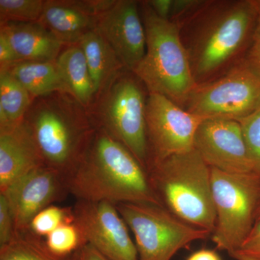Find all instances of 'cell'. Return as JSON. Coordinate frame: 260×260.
Wrapping results in <instances>:
<instances>
[{"mask_svg":"<svg viewBox=\"0 0 260 260\" xmlns=\"http://www.w3.org/2000/svg\"><path fill=\"white\" fill-rule=\"evenodd\" d=\"M259 13V0H201L177 24L197 85L245 60Z\"/></svg>","mask_w":260,"mask_h":260,"instance_id":"6da1fadb","label":"cell"},{"mask_svg":"<svg viewBox=\"0 0 260 260\" xmlns=\"http://www.w3.org/2000/svg\"><path fill=\"white\" fill-rule=\"evenodd\" d=\"M66 182L69 194L77 200L162 205L148 172L127 148L100 128Z\"/></svg>","mask_w":260,"mask_h":260,"instance_id":"7a4b0ae2","label":"cell"},{"mask_svg":"<svg viewBox=\"0 0 260 260\" xmlns=\"http://www.w3.org/2000/svg\"><path fill=\"white\" fill-rule=\"evenodd\" d=\"M70 96L56 93L41 97L24 119L44 165L65 179L79 164L96 129L83 107Z\"/></svg>","mask_w":260,"mask_h":260,"instance_id":"3957f363","label":"cell"},{"mask_svg":"<svg viewBox=\"0 0 260 260\" xmlns=\"http://www.w3.org/2000/svg\"><path fill=\"white\" fill-rule=\"evenodd\" d=\"M148 173L162 206L186 223L213 234L216 213L211 168L195 149L162 160Z\"/></svg>","mask_w":260,"mask_h":260,"instance_id":"277c9868","label":"cell"},{"mask_svg":"<svg viewBox=\"0 0 260 260\" xmlns=\"http://www.w3.org/2000/svg\"><path fill=\"white\" fill-rule=\"evenodd\" d=\"M139 6L146 34V51L133 73L148 93L167 97L184 109L197 84L179 27L157 16L147 1L139 2Z\"/></svg>","mask_w":260,"mask_h":260,"instance_id":"5b68a950","label":"cell"},{"mask_svg":"<svg viewBox=\"0 0 260 260\" xmlns=\"http://www.w3.org/2000/svg\"><path fill=\"white\" fill-rule=\"evenodd\" d=\"M148 92L133 72L125 71L101 95L96 127L124 145L148 172L146 132Z\"/></svg>","mask_w":260,"mask_h":260,"instance_id":"8992f818","label":"cell"},{"mask_svg":"<svg viewBox=\"0 0 260 260\" xmlns=\"http://www.w3.org/2000/svg\"><path fill=\"white\" fill-rule=\"evenodd\" d=\"M216 223L212 234L217 249L232 256L255 223L260 203V178L254 173L229 174L211 168Z\"/></svg>","mask_w":260,"mask_h":260,"instance_id":"52a82bcc","label":"cell"},{"mask_svg":"<svg viewBox=\"0 0 260 260\" xmlns=\"http://www.w3.org/2000/svg\"><path fill=\"white\" fill-rule=\"evenodd\" d=\"M116 207L134 234L139 260H172L181 249L212 235L181 220L162 205L129 203Z\"/></svg>","mask_w":260,"mask_h":260,"instance_id":"ba28073f","label":"cell"},{"mask_svg":"<svg viewBox=\"0 0 260 260\" xmlns=\"http://www.w3.org/2000/svg\"><path fill=\"white\" fill-rule=\"evenodd\" d=\"M260 108V77L244 60L218 79L197 85L184 109L203 120L240 121Z\"/></svg>","mask_w":260,"mask_h":260,"instance_id":"9c48e42d","label":"cell"},{"mask_svg":"<svg viewBox=\"0 0 260 260\" xmlns=\"http://www.w3.org/2000/svg\"><path fill=\"white\" fill-rule=\"evenodd\" d=\"M148 169L172 155L194 150L197 130L203 119L167 97L149 93L146 104Z\"/></svg>","mask_w":260,"mask_h":260,"instance_id":"30bf717a","label":"cell"},{"mask_svg":"<svg viewBox=\"0 0 260 260\" xmlns=\"http://www.w3.org/2000/svg\"><path fill=\"white\" fill-rule=\"evenodd\" d=\"M75 223L85 242L110 260H139L135 243L116 205L77 200Z\"/></svg>","mask_w":260,"mask_h":260,"instance_id":"8fae6325","label":"cell"},{"mask_svg":"<svg viewBox=\"0 0 260 260\" xmlns=\"http://www.w3.org/2000/svg\"><path fill=\"white\" fill-rule=\"evenodd\" d=\"M0 194L4 195L9 205L15 232H25L37 214L61 201L69 191L61 174L43 166L20 178Z\"/></svg>","mask_w":260,"mask_h":260,"instance_id":"7c38bea8","label":"cell"},{"mask_svg":"<svg viewBox=\"0 0 260 260\" xmlns=\"http://www.w3.org/2000/svg\"><path fill=\"white\" fill-rule=\"evenodd\" d=\"M95 30L112 48L124 68L133 73L146 51V34L139 2L115 0L98 16Z\"/></svg>","mask_w":260,"mask_h":260,"instance_id":"4fadbf2b","label":"cell"},{"mask_svg":"<svg viewBox=\"0 0 260 260\" xmlns=\"http://www.w3.org/2000/svg\"><path fill=\"white\" fill-rule=\"evenodd\" d=\"M194 148L210 168L229 174L253 173L239 121H202L195 134Z\"/></svg>","mask_w":260,"mask_h":260,"instance_id":"5bb4252c","label":"cell"},{"mask_svg":"<svg viewBox=\"0 0 260 260\" xmlns=\"http://www.w3.org/2000/svg\"><path fill=\"white\" fill-rule=\"evenodd\" d=\"M97 15L88 1H45L38 23L63 44H78L88 32L95 30Z\"/></svg>","mask_w":260,"mask_h":260,"instance_id":"9a60e30c","label":"cell"},{"mask_svg":"<svg viewBox=\"0 0 260 260\" xmlns=\"http://www.w3.org/2000/svg\"><path fill=\"white\" fill-rule=\"evenodd\" d=\"M43 166L45 165L24 121L14 129L0 132V193Z\"/></svg>","mask_w":260,"mask_h":260,"instance_id":"2e32d148","label":"cell"},{"mask_svg":"<svg viewBox=\"0 0 260 260\" xmlns=\"http://www.w3.org/2000/svg\"><path fill=\"white\" fill-rule=\"evenodd\" d=\"M0 32L23 61H54L61 52L63 44L39 23L2 24Z\"/></svg>","mask_w":260,"mask_h":260,"instance_id":"e0dca14e","label":"cell"},{"mask_svg":"<svg viewBox=\"0 0 260 260\" xmlns=\"http://www.w3.org/2000/svg\"><path fill=\"white\" fill-rule=\"evenodd\" d=\"M77 44L81 48L86 59L95 99L99 98L126 70L112 48L95 29L85 34Z\"/></svg>","mask_w":260,"mask_h":260,"instance_id":"ac0fdd59","label":"cell"},{"mask_svg":"<svg viewBox=\"0 0 260 260\" xmlns=\"http://www.w3.org/2000/svg\"><path fill=\"white\" fill-rule=\"evenodd\" d=\"M56 64L70 95L82 107H88L95 95L86 59L80 46L70 45L61 51Z\"/></svg>","mask_w":260,"mask_h":260,"instance_id":"d6986e66","label":"cell"},{"mask_svg":"<svg viewBox=\"0 0 260 260\" xmlns=\"http://www.w3.org/2000/svg\"><path fill=\"white\" fill-rule=\"evenodd\" d=\"M4 70L16 78L32 97H44L56 93L69 94L56 61H20Z\"/></svg>","mask_w":260,"mask_h":260,"instance_id":"ffe728a7","label":"cell"},{"mask_svg":"<svg viewBox=\"0 0 260 260\" xmlns=\"http://www.w3.org/2000/svg\"><path fill=\"white\" fill-rule=\"evenodd\" d=\"M32 96L6 70H0V132L20 125L31 106Z\"/></svg>","mask_w":260,"mask_h":260,"instance_id":"44dd1931","label":"cell"},{"mask_svg":"<svg viewBox=\"0 0 260 260\" xmlns=\"http://www.w3.org/2000/svg\"><path fill=\"white\" fill-rule=\"evenodd\" d=\"M0 260H66L48 250L42 238L27 231L15 232L10 242L0 246Z\"/></svg>","mask_w":260,"mask_h":260,"instance_id":"7402d4cb","label":"cell"},{"mask_svg":"<svg viewBox=\"0 0 260 260\" xmlns=\"http://www.w3.org/2000/svg\"><path fill=\"white\" fill-rule=\"evenodd\" d=\"M44 4L43 0H0V23H38Z\"/></svg>","mask_w":260,"mask_h":260,"instance_id":"603a6c76","label":"cell"},{"mask_svg":"<svg viewBox=\"0 0 260 260\" xmlns=\"http://www.w3.org/2000/svg\"><path fill=\"white\" fill-rule=\"evenodd\" d=\"M73 223V208L51 205L34 217L29 225L28 232L39 238L47 237L61 225Z\"/></svg>","mask_w":260,"mask_h":260,"instance_id":"cb8c5ba5","label":"cell"},{"mask_svg":"<svg viewBox=\"0 0 260 260\" xmlns=\"http://www.w3.org/2000/svg\"><path fill=\"white\" fill-rule=\"evenodd\" d=\"M44 243L48 250L62 259L76 253L86 244L79 228L75 223L61 225L46 237Z\"/></svg>","mask_w":260,"mask_h":260,"instance_id":"d4e9b609","label":"cell"},{"mask_svg":"<svg viewBox=\"0 0 260 260\" xmlns=\"http://www.w3.org/2000/svg\"><path fill=\"white\" fill-rule=\"evenodd\" d=\"M239 122L242 127L252 172L260 178V108Z\"/></svg>","mask_w":260,"mask_h":260,"instance_id":"484cf974","label":"cell"},{"mask_svg":"<svg viewBox=\"0 0 260 260\" xmlns=\"http://www.w3.org/2000/svg\"><path fill=\"white\" fill-rule=\"evenodd\" d=\"M231 256L232 258L243 256L252 260H260V220L254 223L242 245Z\"/></svg>","mask_w":260,"mask_h":260,"instance_id":"4316f807","label":"cell"},{"mask_svg":"<svg viewBox=\"0 0 260 260\" xmlns=\"http://www.w3.org/2000/svg\"><path fill=\"white\" fill-rule=\"evenodd\" d=\"M15 232L11 210L4 195L0 194V246L10 242Z\"/></svg>","mask_w":260,"mask_h":260,"instance_id":"83f0119b","label":"cell"},{"mask_svg":"<svg viewBox=\"0 0 260 260\" xmlns=\"http://www.w3.org/2000/svg\"><path fill=\"white\" fill-rule=\"evenodd\" d=\"M259 4V17L250 47L246 54L245 61L251 69L260 77V0Z\"/></svg>","mask_w":260,"mask_h":260,"instance_id":"f1b7e54d","label":"cell"},{"mask_svg":"<svg viewBox=\"0 0 260 260\" xmlns=\"http://www.w3.org/2000/svg\"><path fill=\"white\" fill-rule=\"evenodd\" d=\"M23 61L12 47L9 40L0 32V70L8 69L12 65Z\"/></svg>","mask_w":260,"mask_h":260,"instance_id":"f546056e","label":"cell"},{"mask_svg":"<svg viewBox=\"0 0 260 260\" xmlns=\"http://www.w3.org/2000/svg\"><path fill=\"white\" fill-rule=\"evenodd\" d=\"M200 1L201 0H173L171 21L177 25L195 9Z\"/></svg>","mask_w":260,"mask_h":260,"instance_id":"4dcf8cb0","label":"cell"},{"mask_svg":"<svg viewBox=\"0 0 260 260\" xmlns=\"http://www.w3.org/2000/svg\"><path fill=\"white\" fill-rule=\"evenodd\" d=\"M147 3L159 18L164 20H170L173 0H150L147 1Z\"/></svg>","mask_w":260,"mask_h":260,"instance_id":"1f68e13d","label":"cell"},{"mask_svg":"<svg viewBox=\"0 0 260 260\" xmlns=\"http://www.w3.org/2000/svg\"><path fill=\"white\" fill-rule=\"evenodd\" d=\"M75 260H110L90 244H85L75 253Z\"/></svg>","mask_w":260,"mask_h":260,"instance_id":"d6a6232c","label":"cell"},{"mask_svg":"<svg viewBox=\"0 0 260 260\" xmlns=\"http://www.w3.org/2000/svg\"><path fill=\"white\" fill-rule=\"evenodd\" d=\"M186 260H222L216 251L203 249L194 251Z\"/></svg>","mask_w":260,"mask_h":260,"instance_id":"836d02e7","label":"cell"},{"mask_svg":"<svg viewBox=\"0 0 260 260\" xmlns=\"http://www.w3.org/2000/svg\"><path fill=\"white\" fill-rule=\"evenodd\" d=\"M259 220H260V203L259 206H258L257 210H256L255 215V221H259Z\"/></svg>","mask_w":260,"mask_h":260,"instance_id":"e575fe53","label":"cell"},{"mask_svg":"<svg viewBox=\"0 0 260 260\" xmlns=\"http://www.w3.org/2000/svg\"><path fill=\"white\" fill-rule=\"evenodd\" d=\"M234 259L235 260H252L248 259V258L243 257V256H236V257H234Z\"/></svg>","mask_w":260,"mask_h":260,"instance_id":"d590c367","label":"cell"}]
</instances>
